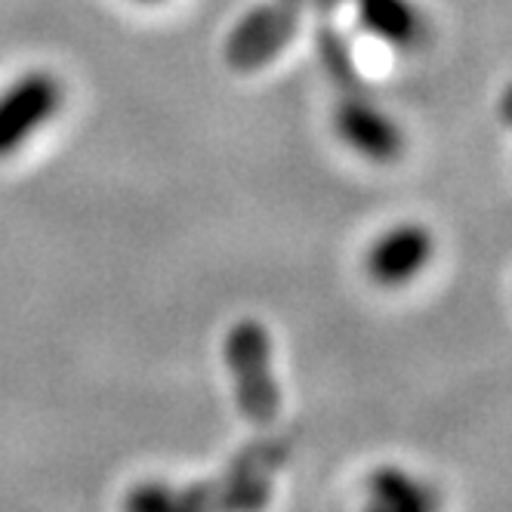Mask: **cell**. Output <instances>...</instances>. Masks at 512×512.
I'll use <instances>...</instances> for the list:
<instances>
[{"label": "cell", "instance_id": "cell-1", "mask_svg": "<svg viewBox=\"0 0 512 512\" xmlns=\"http://www.w3.org/2000/svg\"><path fill=\"white\" fill-rule=\"evenodd\" d=\"M272 346L260 321H238L226 340V361L235 377V392L241 411L266 423L278 411V389L272 380Z\"/></svg>", "mask_w": 512, "mask_h": 512}, {"label": "cell", "instance_id": "cell-2", "mask_svg": "<svg viewBox=\"0 0 512 512\" xmlns=\"http://www.w3.org/2000/svg\"><path fill=\"white\" fill-rule=\"evenodd\" d=\"M306 0H266L250 10L229 34L226 62L235 71H256L269 65L300 28Z\"/></svg>", "mask_w": 512, "mask_h": 512}, {"label": "cell", "instance_id": "cell-3", "mask_svg": "<svg viewBox=\"0 0 512 512\" xmlns=\"http://www.w3.org/2000/svg\"><path fill=\"white\" fill-rule=\"evenodd\" d=\"M65 99V87L50 71H28L0 93V161L44 130Z\"/></svg>", "mask_w": 512, "mask_h": 512}, {"label": "cell", "instance_id": "cell-4", "mask_svg": "<svg viewBox=\"0 0 512 512\" xmlns=\"http://www.w3.org/2000/svg\"><path fill=\"white\" fill-rule=\"evenodd\" d=\"M334 127L349 149L368 158L371 164H392L405 152V136H401L398 124L358 90H349L340 99L334 112Z\"/></svg>", "mask_w": 512, "mask_h": 512}, {"label": "cell", "instance_id": "cell-5", "mask_svg": "<svg viewBox=\"0 0 512 512\" xmlns=\"http://www.w3.org/2000/svg\"><path fill=\"white\" fill-rule=\"evenodd\" d=\"M435 238L420 223H398L368 247L364 269L380 287H401L414 281L432 260Z\"/></svg>", "mask_w": 512, "mask_h": 512}, {"label": "cell", "instance_id": "cell-6", "mask_svg": "<svg viewBox=\"0 0 512 512\" xmlns=\"http://www.w3.org/2000/svg\"><path fill=\"white\" fill-rule=\"evenodd\" d=\"M364 512H438V497L411 472L383 466L368 482V509Z\"/></svg>", "mask_w": 512, "mask_h": 512}, {"label": "cell", "instance_id": "cell-7", "mask_svg": "<svg viewBox=\"0 0 512 512\" xmlns=\"http://www.w3.org/2000/svg\"><path fill=\"white\" fill-rule=\"evenodd\" d=\"M361 25L374 31L380 41L395 47H417L426 34L423 16L411 0H355Z\"/></svg>", "mask_w": 512, "mask_h": 512}, {"label": "cell", "instance_id": "cell-8", "mask_svg": "<svg viewBox=\"0 0 512 512\" xmlns=\"http://www.w3.org/2000/svg\"><path fill=\"white\" fill-rule=\"evenodd\" d=\"M173 506V497L164 488H142L130 500V512H167Z\"/></svg>", "mask_w": 512, "mask_h": 512}, {"label": "cell", "instance_id": "cell-9", "mask_svg": "<svg viewBox=\"0 0 512 512\" xmlns=\"http://www.w3.org/2000/svg\"><path fill=\"white\" fill-rule=\"evenodd\" d=\"M167 512H192V509H189V506H176V503H173V506H170Z\"/></svg>", "mask_w": 512, "mask_h": 512}, {"label": "cell", "instance_id": "cell-10", "mask_svg": "<svg viewBox=\"0 0 512 512\" xmlns=\"http://www.w3.org/2000/svg\"><path fill=\"white\" fill-rule=\"evenodd\" d=\"M139 4H164V0H139Z\"/></svg>", "mask_w": 512, "mask_h": 512}]
</instances>
